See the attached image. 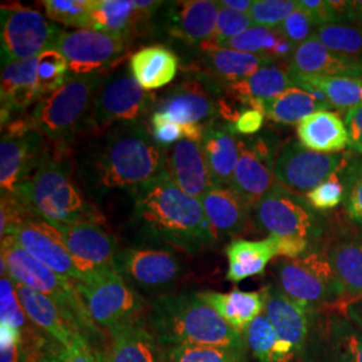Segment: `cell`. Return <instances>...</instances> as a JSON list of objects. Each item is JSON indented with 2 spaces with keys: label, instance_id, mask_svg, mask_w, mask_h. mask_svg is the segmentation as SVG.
Wrapping results in <instances>:
<instances>
[{
  "label": "cell",
  "instance_id": "e0dca14e",
  "mask_svg": "<svg viewBox=\"0 0 362 362\" xmlns=\"http://www.w3.org/2000/svg\"><path fill=\"white\" fill-rule=\"evenodd\" d=\"M8 235L33 258L74 282L83 281L91 272L70 254L55 227L45 220L26 223Z\"/></svg>",
  "mask_w": 362,
  "mask_h": 362
},
{
  "label": "cell",
  "instance_id": "11a10c76",
  "mask_svg": "<svg viewBox=\"0 0 362 362\" xmlns=\"http://www.w3.org/2000/svg\"><path fill=\"white\" fill-rule=\"evenodd\" d=\"M272 243L276 251V257H286L288 259H298L310 251V242L298 238H282L272 236Z\"/></svg>",
  "mask_w": 362,
  "mask_h": 362
},
{
  "label": "cell",
  "instance_id": "9a60e30c",
  "mask_svg": "<svg viewBox=\"0 0 362 362\" xmlns=\"http://www.w3.org/2000/svg\"><path fill=\"white\" fill-rule=\"evenodd\" d=\"M128 47V39L93 28L64 33L57 50L67 61L70 76H89L113 65Z\"/></svg>",
  "mask_w": 362,
  "mask_h": 362
},
{
  "label": "cell",
  "instance_id": "603a6c76",
  "mask_svg": "<svg viewBox=\"0 0 362 362\" xmlns=\"http://www.w3.org/2000/svg\"><path fill=\"white\" fill-rule=\"evenodd\" d=\"M105 362H161V346L151 332L146 315L106 333Z\"/></svg>",
  "mask_w": 362,
  "mask_h": 362
},
{
  "label": "cell",
  "instance_id": "8992f818",
  "mask_svg": "<svg viewBox=\"0 0 362 362\" xmlns=\"http://www.w3.org/2000/svg\"><path fill=\"white\" fill-rule=\"evenodd\" d=\"M104 82L103 73L70 76L65 83L35 105L31 119L34 127L55 144H67L89 122L91 107Z\"/></svg>",
  "mask_w": 362,
  "mask_h": 362
},
{
  "label": "cell",
  "instance_id": "60d3db41",
  "mask_svg": "<svg viewBox=\"0 0 362 362\" xmlns=\"http://www.w3.org/2000/svg\"><path fill=\"white\" fill-rule=\"evenodd\" d=\"M0 326H8L21 332L25 341H35L39 336L38 329L27 318L26 313L18 297L16 286L8 275H3L0 281Z\"/></svg>",
  "mask_w": 362,
  "mask_h": 362
},
{
  "label": "cell",
  "instance_id": "2e32d148",
  "mask_svg": "<svg viewBox=\"0 0 362 362\" xmlns=\"http://www.w3.org/2000/svg\"><path fill=\"white\" fill-rule=\"evenodd\" d=\"M113 269L132 287L145 293L167 290L181 275L180 260L167 250L158 248L118 250Z\"/></svg>",
  "mask_w": 362,
  "mask_h": 362
},
{
  "label": "cell",
  "instance_id": "7c38bea8",
  "mask_svg": "<svg viewBox=\"0 0 362 362\" xmlns=\"http://www.w3.org/2000/svg\"><path fill=\"white\" fill-rule=\"evenodd\" d=\"M45 137L31 117L16 118L1 127L0 187L1 194H16L46 155Z\"/></svg>",
  "mask_w": 362,
  "mask_h": 362
},
{
  "label": "cell",
  "instance_id": "d590c367",
  "mask_svg": "<svg viewBox=\"0 0 362 362\" xmlns=\"http://www.w3.org/2000/svg\"><path fill=\"white\" fill-rule=\"evenodd\" d=\"M202 47L207 50L204 59L209 73L219 81H224L227 85L246 79L257 73L259 69L274 64L269 58L259 54L235 52L207 45H203Z\"/></svg>",
  "mask_w": 362,
  "mask_h": 362
},
{
  "label": "cell",
  "instance_id": "5bb4252c",
  "mask_svg": "<svg viewBox=\"0 0 362 362\" xmlns=\"http://www.w3.org/2000/svg\"><path fill=\"white\" fill-rule=\"evenodd\" d=\"M346 165V157L320 153L297 140H288L278 152L272 165L275 180L288 189L310 192Z\"/></svg>",
  "mask_w": 362,
  "mask_h": 362
},
{
  "label": "cell",
  "instance_id": "db71d44e",
  "mask_svg": "<svg viewBox=\"0 0 362 362\" xmlns=\"http://www.w3.org/2000/svg\"><path fill=\"white\" fill-rule=\"evenodd\" d=\"M313 27L314 25L309 15L297 8L281 26L276 28L290 43H293L296 47H298L299 45L305 43L308 39L313 37L314 34Z\"/></svg>",
  "mask_w": 362,
  "mask_h": 362
},
{
  "label": "cell",
  "instance_id": "ac0fdd59",
  "mask_svg": "<svg viewBox=\"0 0 362 362\" xmlns=\"http://www.w3.org/2000/svg\"><path fill=\"white\" fill-rule=\"evenodd\" d=\"M52 226L70 254L88 270L113 267L118 247L116 239L105 231L101 223L79 221L73 224L55 223Z\"/></svg>",
  "mask_w": 362,
  "mask_h": 362
},
{
  "label": "cell",
  "instance_id": "b9f144b4",
  "mask_svg": "<svg viewBox=\"0 0 362 362\" xmlns=\"http://www.w3.org/2000/svg\"><path fill=\"white\" fill-rule=\"evenodd\" d=\"M247 349L182 345L161 348V362H246Z\"/></svg>",
  "mask_w": 362,
  "mask_h": 362
},
{
  "label": "cell",
  "instance_id": "d4e9b609",
  "mask_svg": "<svg viewBox=\"0 0 362 362\" xmlns=\"http://www.w3.org/2000/svg\"><path fill=\"white\" fill-rule=\"evenodd\" d=\"M216 103L211 93L197 81H185L169 91L156 106L157 113H163L181 127H206L216 116Z\"/></svg>",
  "mask_w": 362,
  "mask_h": 362
},
{
  "label": "cell",
  "instance_id": "f6af8a7d",
  "mask_svg": "<svg viewBox=\"0 0 362 362\" xmlns=\"http://www.w3.org/2000/svg\"><path fill=\"white\" fill-rule=\"evenodd\" d=\"M38 362H105L103 351L91 345L65 348L45 336L38 345Z\"/></svg>",
  "mask_w": 362,
  "mask_h": 362
},
{
  "label": "cell",
  "instance_id": "f1b7e54d",
  "mask_svg": "<svg viewBox=\"0 0 362 362\" xmlns=\"http://www.w3.org/2000/svg\"><path fill=\"white\" fill-rule=\"evenodd\" d=\"M219 4L212 0H188L173 3L169 13V33L191 45H203L214 38Z\"/></svg>",
  "mask_w": 362,
  "mask_h": 362
},
{
  "label": "cell",
  "instance_id": "4fadbf2b",
  "mask_svg": "<svg viewBox=\"0 0 362 362\" xmlns=\"http://www.w3.org/2000/svg\"><path fill=\"white\" fill-rule=\"evenodd\" d=\"M302 362H362V330L345 313L314 311Z\"/></svg>",
  "mask_w": 362,
  "mask_h": 362
},
{
  "label": "cell",
  "instance_id": "9c48e42d",
  "mask_svg": "<svg viewBox=\"0 0 362 362\" xmlns=\"http://www.w3.org/2000/svg\"><path fill=\"white\" fill-rule=\"evenodd\" d=\"M259 228L272 236L313 242L322 233L318 214L300 196L279 182L254 208Z\"/></svg>",
  "mask_w": 362,
  "mask_h": 362
},
{
  "label": "cell",
  "instance_id": "c3c4849f",
  "mask_svg": "<svg viewBox=\"0 0 362 362\" xmlns=\"http://www.w3.org/2000/svg\"><path fill=\"white\" fill-rule=\"evenodd\" d=\"M39 218L27 207L26 203L16 194H1L0 200V236L6 238L15 228L38 220Z\"/></svg>",
  "mask_w": 362,
  "mask_h": 362
},
{
  "label": "cell",
  "instance_id": "7402d4cb",
  "mask_svg": "<svg viewBox=\"0 0 362 362\" xmlns=\"http://www.w3.org/2000/svg\"><path fill=\"white\" fill-rule=\"evenodd\" d=\"M165 172L184 194L200 200L214 185L202 144L184 139L170 148Z\"/></svg>",
  "mask_w": 362,
  "mask_h": 362
},
{
  "label": "cell",
  "instance_id": "816d5d0a",
  "mask_svg": "<svg viewBox=\"0 0 362 362\" xmlns=\"http://www.w3.org/2000/svg\"><path fill=\"white\" fill-rule=\"evenodd\" d=\"M306 199L310 203L311 207L320 211H326L339 206V203H342V200L345 199V185L341 180L339 172L320 184L317 188L311 189L310 192H308Z\"/></svg>",
  "mask_w": 362,
  "mask_h": 362
},
{
  "label": "cell",
  "instance_id": "681fc988",
  "mask_svg": "<svg viewBox=\"0 0 362 362\" xmlns=\"http://www.w3.org/2000/svg\"><path fill=\"white\" fill-rule=\"evenodd\" d=\"M339 176L345 185V212L351 221L362 226V160L350 164Z\"/></svg>",
  "mask_w": 362,
  "mask_h": 362
},
{
  "label": "cell",
  "instance_id": "83f0119b",
  "mask_svg": "<svg viewBox=\"0 0 362 362\" xmlns=\"http://www.w3.org/2000/svg\"><path fill=\"white\" fill-rule=\"evenodd\" d=\"M299 76L362 78V64L329 50L314 35L299 45L290 59V71Z\"/></svg>",
  "mask_w": 362,
  "mask_h": 362
},
{
  "label": "cell",
  "instance_id": "7dc6e473",
  "mask_svg": "<svg viewBox=\"0 0 362 362\" xmlns=\"http://www.w3.org/2000/svg\"><path fill=\"white\" fill-rule=\"evenodd\" d=\"M297 8L294 0H254L248 15L255 26L276 28Z\"/></svg>",
  "mask_w": 362,
  "mask_h": 362
},
{
  "label": "cell",
  "instance_id": "ba28073f",
  "mask_svg": "<svg viewBox=\"0 0 362 362\" xmlns=\"http://www.w3.org/2000/svg\"><path fill=\"white\" fill-rule=\"evenodd\" d=\"M276 276L281 291L311 311H318L345 296L329 257L318 251L281 262Z\"/></svg>",
  "mask_w": 362,
  "mask_h": 362
},
{
  "label": "cell",
  "instance_id": "6f0895ef",
  "mask_svg": "<svg viewBox=\"0 0 362 362\" xmlns=\"http://www.w3.org/2000/svg\"><path fill=\"white\" fill-rule=\"evenodd\" d=\"M349 134V146L357 153H362V104L351 107L344 118Z\"/></svg>",
  "mask_w": 362,
  "mask_h": 362
},
{
  "label": "cell",
  "instance_id": "484cf974",
  "mask_svg": "<svg viewBox=\"0 0 362 362\" xmlns=\"http://www.w3.org/2000/svg\"><path fill=\"white\" fill-rule=\"evenodd\" d=\"M161 4L153 0H93L91 28L129 39Z\"/></svg>",
  "mask_w": 362,
  "mask_h": 362
},
{
  "label": "cell",
  "instance_id": "f546056e",
  "mask_svg": "<svg viewBox=\"0 0 362 362\" xmlns=\"http://www.w3.org/2000/svg\"><path fill=\"white\" fill-rule=\"evenodd\" d=\"M200 203L218 238L246 231L252 208L230 185H212Z\"/></svg>",
  "mask_w": 362,
  "mask_h": 362
},
{
  "label": "cell",
  "instance_id": "ffe728a7",
  "mask_svg": "<svg viewBox=\"0 0 362 362\" xmlns=\"http://www.w3.org/2000/svg\"><path fill=\"white\" fill-rule=\"evenodd\" d=\"M264 291L266 306L263 314L270 320L279 338L300 357L309 338L314 311L290 299L279 287L267 286Z\"/></svg>",
  "mask_w": 362,
  "mask_h": 362
},
{
  "label": "cell",
  "instance_id": "74e56055",
  "mask_svg": "<svg viewBox=\"0 0 362 362\" xmlns=\"http://www.w3.org/2000/svg\"><path fill=\"white\" fill-rule=\"evenodd\" d=\"M329 109L309 91L298 86L287 89L263 104L264 115L282 125H296L315 112Z\"/></svg>",
  "mask_w": 362,
  "mask_h": 362
},
{
  "label": "cell",
  "instance_id": "4dcf8cb0",
  "mask_svg": "<svg viewBox=\"0 0 362 362\" xmlns=\"http://www.w3.org/2000/svg\"><path fill=\"white\" fill-rule=\"evenodd\" d=\"M200 144L214 185H230L240 156V141L231 125L209 122L204 127Z\"/></svg>",
  "mask_w": 362,
  "mask_h": 362
},
{
  "label": "cell",
  "instance_id": "f5cc1de1",
  "mask_svg": "<svg viewBox=\"0 0 362 362\" xmlns=\"http://www.w3.org/2000/svg\"><path fill=\"white\" fill-rule=\"evenodd\" d=\"M151 124H152L151 136L156 145L161 149L173 148L176 144L180 143L181 140L185 139L184 127L172 121L163 113L155 112L151 118Z\"/></svg>",
  "mask_w": 362,
  "mask_h": 362
},
{
  "label": "cell",
  "instance_id": "44dd1931",
  "mask_svg": "<svg viewBox=\"0 0 362 362\" xmlns=\"http://www.w3.org/2000/svg\"><path fill=\"white\" fill-rule=\"evenodd\" d=\"M274 163L263 145H246L240 141V156L230 187L251 208L276 185Z\"/></svg>",
  "mask_w": 362,
  "mask_h": 362
},
{
  "label": "cell",
  "instance_id": "f35d334b",
  "mask_svg": "<svg viewBox=\"0 0 362 362\" xmlns=\"http://www.w3.org/2000/svg\"><path fill=\"white\" fill-rule=\"evenodd\" d=\"M296 86H313L324 93L329 104L337 109L350 110L362 104V78L299 76L288 73Z\"/></svg>",
  "mask_w": 362,
  "mask_h": 362
},
{
  "label": "cell",
  "instance_id": "5b68a950",
  "mask_svg": "<svg viewBox=\"0 0 362 362\" xmlns=\"http://www.w3.org/2000/svg\"><path fill=\"white\" fill-rule=\"evenodd\" d=\"M27 207L47 223H101V215L78 191L62 163L46 152L34 173L16 191Z\"/></svg>",
  "mask_w": 362,
  "mask_h": 362
},
{
  "label": "cell",
  "instance_id": "52a82bcc",
  "mask_svg": "<svg viewBox=\"0 0 362 362\" xmlns=\"http://www.w3.org/2000/svg\"><path fill=\"white\" fill-rule=\"evenodd\" d=\"M74 284L93 321L105 333L143 317L146 309L143 296L113 267L97 269Z\"/></svg>",
  "mask_w": 362,
  "mask_h": 362
},
{
  "label": "cell",
  "instance_id": "680465c9",
  "mask_svg": "<svg viewBox=\"0 0 362 362\" xmlns=\"http://www.w3.org/2000/svg\"><path fill=\"white\" fill-rule=\"evenodd\" d=\"M344 313L362 330V297L353 298L344 306Z\"/></svg>",
  "mask_w": 362,
  "mask_h": 362
},
{
  "label": "cell",
  "instance_id": "cb8c5ba5",
  "mask_svg": "<svg viewBox=\"0 0 362 362\" xmlns=\"http://www.w3.org/2000/svg\"><path fill=\"white\" fill-rule=\"evenodd\" d=\"M1 127L13 113L23 112L42 100L38 82V57L3 65L1 82Z\"/></svg>",
  "mask_w": 362,
  "mask_h": 362
},
{
  "label": "cell",
  "instance_id": "8fae6325",
  "mask_svg": "<svg viewBox=\"0 0 362 362\" xmlns=\"http://www.w3.org/2000/svg\"><path fill=\"white\" fill-rule=\"evenodd\" d=\"M65 31L46 16L25 7H1V62L3 65L37 58L55 49Z\"/></svg>",
  "mask_w": 362,
  "mask_h": 362
},
{
  "label": "cell",
  "instance_id": "e575fe53",
  "mask_svg": "<svg viewBox=\"0 0 362 362\" xmlns=\"http://www.w3.org/2000/svg\"><path fill=\"white\" fill-rule=\"evenodd\" d=\"M226 254L228 259L227 279L231 282H242L263 274L272 259L276 257L270 236L263 240L236 239L227 246Z\"/></svg>",
  "mask_w": 362,
  "mask_h": 362
},
{
  "label": "cell",
  "instance_id": "4316f807",
  "mask_svg": "<svg viewBox=\"0 0 362 362\" xmlns=\"http://www.w3.org/2000/svg\"><path fill=\"white\" fill-rule=\"evenodd\" d=\"M294 86L290 74L272 64L259 69L246 79L227 85L226 100L240 112H243L242 109L247 110L252 107L263 110L264 103Z\"/></svg>",
  "mask_w": 362,
  "mask_h": 362
},
{
  "label": "cell",
  "instance_id": "94428289",
  "mask_svg": "<svg viewBox=\"0 0 362 362\" xmlns=\"http://www.w3.org/2000/svg\"><path fill=\"white\" fill-rule=\"evenodd\" d=\"M351 10L354 21L362 23V1H351Z\"/></svg>",
  "mask_w": 362,
  "mask_h": 362
},
{
  "label": "cell",
  "instance_id": "d6986e66",
  "mask_svg": "<svg viewBox=\"0 0 362 362\" xmlns=\"http://www.w3.org/2000/svg\"><path fill=\"white\" fill-rule=\"evenodd\" d=\"M18 297L26 313L27 318L40 333L49 337L65 348L91 345L88 338L81 334L67 322L65 315L52 299L26 286L15 284ZM93 346V345H91ZM94 348V346H93ZM98 350V349H97Z\"/></svg>",
  "mask_w": 362,
  "mask_h": 362
},
{
  "label": "cell",
  "instance_id": "6da1fadb",
  "mask_svg": "<svg viewBox=\"0 0 362 362\" xmlns=\"http://www.w3.org/2000/svg\"><path fill=\"white\" fill-rule=\"evenodd\" d=\"M132 194L136 220L157 240L187 254H197L219 240L200 200L184 194L165 170Z\"/></svg>",
  "mask_w": 362,
  "mask_h": 362
},
{
  "label": "cell",
  "instance_id": "8d00e7d4",
  "mask_svg": "<svg viewBox=\"0 0 362 362\" xmlns=\"http://www.w3.org/2000/svg\"><path fill=\"white\" fill-rule=\"evenodd\" d=\"M247 349L257 362H294L297 353L276 334L270 320L260 314L245 332Z\"/></svg>",
  "mask_w": 362,
  "mask_h": 362
},
{
  "label": "cell",
  "instance_id": "836d02e7",
  "mask_svg": "<svg viewBox=\"0 0 362 362\" xmlns=\"http://www.w3.org/2000/svg\"><path fill=\"white\" fill-rule=\"evenodd\" d=\"M129 66L132 76L145 90H156L175 79L179 59L164 46H148L132 55Z\"/></svg>",
  "mask_w": 362,
  "mask_h": 362
},
{
  "label": "cell",
  "instance_id": "9f6ffc18",
  "mask_svg": "<svg viewBox=\"0 0 362 362\" xmlns=\"http://www.w3.org/2000/svg\"><path fill=\"white\" fill-rule=\"evenodd\" d=\"M264 112L260 109H247L240 116L236 118L233 124H230L235 134L251 136L262 129L264 122Z\"/></svg>",
  "mask_w": 362,
  "mask_h": 362
},
{
  "label": "cell",
  "instance_id": "3957f363",
  "mask_svg": "<svg viewBox=\"0 0 362 362\" xmlns=\"http://www.w3.org/2000/svg\"><path fill=\"white\" fill-rule=\"evenodd\" d=\"M164 170V152L141 124L113 128L91 158V181L101 191L134 192Z\"/></svg>",
  "mask_w": 362,
  "mask_h": 362
},
{
  "label": "cell",
  "instance_id": "bcb514c9",
  "mask_svg": "<svg viewBox=\"0 0 362 362\" xmlns=\"http://www.w3.org/2000/svg\"><path fill=\"white\" fill-rule=\"evenodd\" d=\"M69 77L67 61L57 49H50L39 55L38 82L42 98L59 89Z\"/></svg>",
  "mask_w": 362,
  "mask_h": 362
},
{
  "label": "cell",
  "instance_id": "f907efd6",
  "mask_svg": "<svg viewBox=\"0 0 362 362\" xmlns=\"http://www.w3.org/2000/svg\"><path fill=\"white\" fill-rule=\"evenodd\" d=\"M251 25H254V23H252L248 13H236L233 10L220 7L214 38L211 39L207 43H203V45L220 46L221 43L243 34L251 27Z\"/></svg>",
  "mask_w": 362,
  "mask_h": 362
},
{
  "label": "cell",
  "instance_id": "1f68e13d",
  "mask_svg": "<svg viewBox=\"0 0 362 362\" xmlns=\"http://www.w3.org/2000/svg\"><path fill=\"white\" fill-rule=\"evenodd\" d=\"M220 317L233 327L245 334L247 327L255 318L264 311L266 291H240L233 290L230 293H219L206 290L197 293Z\"/></svg>",
  "mask_w": 362,
  "mask_h": 362
},
{
  "label": "cell",
  "instance_id": "7a4b0ae2",
  "mask_svg": "<svg viewBox=\"0 0 362 362\" xmlns=\"http://www.w3.org/2000/svg\"><path fill=\"white\" fill-rule=\"evenodd\" d=\"M146 321L161 348L203 345L247 349L245 334L227 324L197 293L152 299Z\"/></svg>",
  "mask_w": 362,
  "mask_h": 362
},
{
  "label": "cell",
  "instance_id": "277c9868",
  "mask_svg": "<svg viewBox=\"0 0 362 362\" xmlns=\"http://www.w3.org/2000/svg\"><path fill=\"white\" fill-rule=\"evenodd\" d=\"M1 276L8 275L15 284L26 286L50 298L71 325L95 349L107 345L104 332L91 318L74 281L62 276L33 258L11 235L1 239ZM104 353V351H103ZM105 354V353H104Z\"/></svg>",
  "mask_w": 362,
  "mask_h": 362
},
{
  "label": "cell",
  "instance_id": "ee69618b",
  "mask_svg": "<svg viewBox=\"0 0 362 362\" xmlns=\"http://www.w3.org/2000/svg\"><path fill=\"white\" fill-rule=\"evenodd\" d=\"M46 15L64 26L91 28L93 0H45Z\"/></svg>",
  "mask_w": 362,
  "mask_h": 362
},
{
  "label": "cell",
  "instance_id": "30bf717a",
  "mask_svg": "<svg viewBox=\"0 0 362 362\" xmlns=\"http://www.w3.org/2000/svg\"><path fill=\"white\" fill-rule=\"evenodd\" d=\"M153 97L145 91L132 73L104 81L91 107L89 125L95 133H104L112 127L137 125L146 116Z\"/></svg>",
  "mask_w": 362,
  "mask_h": 362
},
{
  "label": "cell",
  "instance_id": "91938a15",
  "mask_svg": "<svg viewBox=\"0 0 362 362\" xmlns=\"http://www.w3.org/2000/svg\"><path fill=\"white\" fill-rule=\"evenodd\" d=\"M218 4L220 7L233 10L236 13H248L254 6V1L252 0H221L218 1Z\"/></svg>",
  "mask_w": 362,
  "mask_h": 362
},
{
  "label": "cell",
  "instance_id": "d6a6232c",
  "mask_svg": "<svg viewBox=\"0 0 362 362\" xmlns=\"http://www.w3.org/2000/svg\"><path fill=\"white\" fill-rule=\"evenodd\" d=\"M299 143L320 153L339 152L349 146L345 122L337 113L320 110L306 117L297 127Z\"/></svg>",
  "mask_w": 362,
  "mask_h": 362
},
{
  "label": "cell",
  "instance_id": "7bdbcfd3",
  "mask_svg": "<svg viewBox=\"0 0 362 362\" xmlns=\"http://www.w3.org/2000/svg\"><path fill=\"white\" fill-rule=\"evenodd\" d=\"M313 35L329 50L362 64V27L326 25L315 27Z\"/></svg>",
  "mask_w": 362,
  "mask_h": 362
},
{
  "label": "cell",
  "instance_id": "ab89813d",
  "mask_svg": "<svg viewBox=\"0 0 362 362\" xmlns=\"http://www.w3.org/2000/svg\"><path fill=\"white\" fill-rule=\"evenodd\" d=\"M327 257L344 294L362 297V240L339 242Z\"/></svg>",
  "mask_w": 362,
  "mask_h": 362
}]
</instances>
